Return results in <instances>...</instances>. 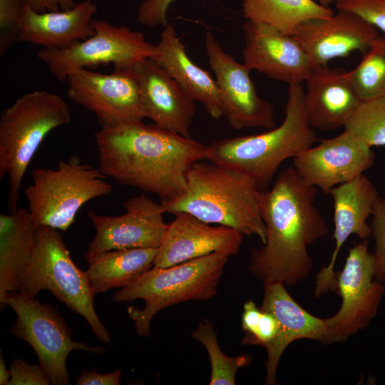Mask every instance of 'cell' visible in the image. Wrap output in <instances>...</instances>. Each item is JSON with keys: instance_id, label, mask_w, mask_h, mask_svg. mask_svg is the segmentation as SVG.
<instances>
[{"instance_id": "obj_40", "label": "cell", "mask_w": 385, "mask_h": 385, "mask_svg": "<svg viewBox=\"0 0 385 385\" xmlns=\"http://www.w3.org/2000/svg\"><path fill=\"white\" fill-rule=\"evenodd\" d=\"M318 3L324 6L328 7L330 4L335 3L337 0H317Z\"/></svg>"}, {"instance_id": "obj_31", "label": "cell", "mask_w": 385, "mask_h": 385, "mask_svg": "<svg viewBox=\"0 0 385 385\" xmlns=\"http://www.w3.org/2000/svg\"><path fill=\"white\" fill-rule=\"evenodd\" d=\"M242 329L245 337L243 344L260 345L270 356L277 344L280 327L276 317L270 312L259 308L252 300L245 302L242 314Z\"/></svg>"}, {"instance_id": "obj_20", "label": "cell", "mask_w": 385, "mask_h": 385, "mask_svg": "<svg viewBox=\"0 0 385 385\" xmlns=\"http://www.w3.org/2000/svg\"><path fill=\"white\" fill-rule=\"evenodd\" d=\"M168 224L158 248L153 266L166 267L200 258L215 252L235 255L243 235L225 226H212L184 212H176Z\"/></svg>"}, {"instance_id": "obj_9", "label": "cell", "mask_w": 385, "mask_h": 385, "mask_svg": "<svg viewBox=\"0 0 385 385\" xmlns=\"http://www.w3.org/2000/svg\"><path fill=\"white\" fill-rule=\"evenodd\" d=\"M5 304L10 306L17 315L9 332L33 348L51 384H69L66 359L71 351L83 350L101 354L106 351L103 347L73 340L64 319L50 304H41L18 291L6 294L1 307Z\"/></svg>"}, {"instance_id": "obj_35", "label": "cell", "mask_w": 385, "mask_h": 385, "mask_svg": "<svg viewBox=\"0 0 385 385\" xmlns=\"http://www.w3.org/2000/svg\"><path fill=\"white\" fill-rule=\"evenodd\" d=\"M11 379L8 385L51 384L45 370L39 364H29L19 359H14L10 366Z\"/></svg>"}, {"instance_id": "obj_17", "label": "cell", "mask_w": 385, "mask_h": 385, "mask_svg": "<svg viewBox=\"0 0 385 385\" xmlns=\"http://www.w3.org/2000/svg\"><path fill=\"white\" fill-rule=\"evenodd\" d=\"M329 194L333 200L335 247L329 263L316 276L314 295L317 297L329 291H335L334 266L346 240L351 235L361 240L371 236L367 220L379 197L376 188L364 174L334 187Z\"/></svg>"}, {"instance_id": "obj_38", "label": "cell", "mask_w": 385, "mask_h": 385, "mask_svg": "<svg viewBox=\"0 0 385 385\" xmlns=\"http://www.w3.org/2000/svg\"><path fill=\"white\" fill-rule=\"evenodd\" d=\"M25 4L36 12L57 11L73 8L74 0H24Z\"/></svg>"}, {"instance_id": "obj_30", "label": "cell", "mask_w": 385, "mask_h": 385, "mask_svg": "<svg viewBox=\"0 0 385 385\" xmlns=\"http://www.w3.org/2000/svg\"><path fill=\"white\" fill-rule=\"evenodd\" d=\"M344 129L371 148L385 145V96L361 101Z\"/></svg>"}, {"instance_id": "obj_22", "label": "cell", "mask_w": 385, "mask_h": 385, "mask_svg": "<svg viewBox=\"0 0 385 385\" xmlns=\"http://www.w3.org/2000/svg\"><path fill=\"white\" fill-rule=\"evenodd\" d=\"M305 83L304 107L310 126L321 131L344 128L361 101L347 71L316 66Z\"/></svg>"}, {"instance_id": "obj_33", "label": "cell", "mask_w": 385, "mask_h": 385, "mask_svg": "<svg viewBox=\"0 0 385 385\" xmlns=\"http://www.w3.org/2000/svg\"><path fill=\"white\" fill-rule=\"evenodd\" d=\"M370 227L374 240L375 279L385 284V197H377L371 213Z\"/></svg>"}, {"instance_id": "obj_16", "label": "cell", "mask_w": 385, "mask_h": 385, "mask_svg": "<svg viewBox=\"0 0 385 385\" xmlns=\"http://www.w3.org/2000/svg\"><path fill=\"white\" fill-rule=\"evenodd\" d=\"M242 29L245 41L243 63L251 71L289 86L306 81L315 66L292 35L247 19Z\"/></svg>"}, {"instance_id": "obj_39", "label": "cell", "mask_w": 385, "mask_h": 385, "mask_svg": "<svg viewBox=\"0 0 385 385\" xmlns=\"http://www.w3.org/2000/svg\"><path fill=\"white\" fill-rule=\"evenodd\" d=\"M11 377L10 369H7L2 354L0 355V384L8 385Z\"/></svg>"}, {"instance_id": "obj_28", "label": "cell", "mask_w": 385, "mask_h": 385, "mask_svg": "<svg viewBox=\"0 0 385 385\" xmlns=\"http://www.w3.org/2000/svg\"><path fill=\"white\" fill-rule=\"evenodd\" d=\"M347 74L361 101L385 96V38H377Z\"/></svg>"}, {"instance_id": "obj_32", "label": "cell", "mask_w": 385, "mask_h": 385, "mask_svg": "<svg viewBox=\"0 0 385 385\" xmlns=\"http://www.w3.org/2000/svg\"><path fill=\"white\" fill-rule=\"evenodd\" d=\"M24 0H0V56H4L18 41Z\"/></svg>"}, {"instance_id": "obj_23", "label": "cell", "mask_w": 385, "mask_h": 385, "mask_svg": "<svg viewBox=\"0 0 385 385\" xmlns=\"http://www.w3.org/2000/svg\"><path fill=\"white\" fill-rule=\"evenodd\" d=\"M96 11L97 6L92 0L80 1L66 10L41 13L24 4L18 41L43 48L68 47L94 34L92 22Z\"/></svg>"}, {"instance_id": "obj_15", "label": "cell", "mask_w": 385, "mask_h": 385, "mask_svg": "<svg viewBox=\"0 0 385 385\" xmlns=\"http://www.w3.org/2000/svg\"><path fill=\"white\" fill-rule=\"evenodd\" d=\"M374 156L371 147L344 129L301 152L293 158V168L306 183L329 194L371 168Z\"/></svg>"}, {"instance_id": "obj_10", "label": "cell", "mask_w": 385, "mask_h": 385, "mask_svg": "<svg viewBox=\"0 0 385 385\" xmlns=\"http://www.w3.org/2000/svg\"><path fill=\"white\" fill-rule=\"evenodd\" d=\"M94 34L63 48H43L37 57L58 81H65L73 71L113 63L115 68H128L139 61L151 58L155 46L140 31L117 26L104 20L92 22Z\"/></svg>"}, {"instance_id": "obj_3", "label": "cell", "mask_w": 385, "mask_h": 385, "mask_svg": "<svg viewBox=\"0 0 385 385\" xmlns=\"http://www.w3.org/2000/svg\"><path fill=\"white\" fill-rule=\"evenodd\" d=\"M260 190L249 177L212 163H195L189 170L184 192L161 202L165 212H184L209 224L234 229L242 235L266 240Z\"/></svg>"}, {"instance_id": "obj_5", "label": "cell", "mask_w": 385, "mask_h": 385, "mask_svg": "<svg viewBox=\"0 0 385 385\" xmlns=\"http://www.w3.org/2000/svg\"><path fill=\"white\" fill-rule=\"evenodd\" d=\"M230 256L221 252L166 267L153 266L113 296L115 302L142 299L143 309L130 306L128 315L139 336L148 337L150 324L160 310L190 300L205 301L217 287Z\"/></svg>"}, {"instance_id": "obj_1", "label": "cell", "mask_w": 385, "mask_h": 385, "mask_svg": "<svg viewBox=\"0 0 385 385\" xmlns=\"http://www.w3.org/2000/svg\"><path fill=\"white\" fill-rule=\"evenodd\" d=\"M98 169L120 183L170 201L185 190L190 168L207 145L143 121L101 127L95 135Z\"/></svg>"}, {"instance_id": "obj_27", "label": "cell", "mask_w": 385, "mask_h": 385, "mask_svg": "<svg viewBox=\"0 0 385 385\" xmlns=\"http://www.w3.org/2000/svg\"><path fill=\"white\" fill-rule=\"evenodd\" d=\"M242 12L247 20L267 24L288 35L307 21L334 14L314 0H243Z\"/></svg>"}, {"instance_id": "obj_25", "label": "cell", "mask_w": 385, "mask_h": 385, "mask_svg": "<svg viewBox=\"0 0 385 385\" xmlns=\"http://www.w3.org/2000/svg\"><path fill=\"white\" fill-rule=\"evenodd\" d=\"M35 232L28 210L18 207L0 215V303L7 293L18 290L34 250Z\"/></svg>"}, {"instance_id": "obj_21", "label": "cell", "mask_w": 385, "mask_h": 385, "mask_svg": "<svg viewBox=\"0 0 385 385\" xmlns=\"http://www.w3.org/2000/svg\"><path fill=\"white\" fill-rule=\"evenodd\" d=\"M260 308L277 319L280 334L272 354L267 356L265 384H277L276 372L284 351L295 340L307 339L323 344L333 343L329 318L315 317L302 307L279 282L264 283Z\"/></svg>"}, {"instance_id": "obj_19", "label": "cell", "mask_w": 385, "mask_h": 385, "mask_svg": "<svg viewBox=\"0 0 385 385\" xmlns=\"http://www.w3.org/2000/svg\"><path fill=\"white\" fill-rule=\"evenodd\" d=\"M145 118L157 125L190 137L195 101L155 60L146 58L133 64Z\"/></svg>"}, {"instance_id": "obj_26", "label": "cell", "mask_w": 385, "mask_h": 385, "mask_svg": "<svg viewBox=\"0 0 385 385\" xmlns=\"http://www.w3.org/2000/svg\"><path fill=\"white\" fill-rule=\"evenodd\" d=\"M158 248L113 250L86 257V271L96 295L110 289L125 287L153 266Z\"/></svg>"}, {"instance_id": "obj_2", "label": "cell", "mask_w": 385, "mask_h": 385, "mask_svg": "<svg viewBox=\"0 0 385 385\" xmlns=\"http://www.w3.org/2000/svg\"><path fill=\"white\" fill-rule=\"evenodd\" d=\"M315 196L316 188L306 183L294 168L281 170L272 187L262 190L266 240L252 251L249 270L263 284L291 286L309 275L313 259L308 247L329 233L314 205Z\"/></svg>"}, {"instance_id": "obj_11", "label": "cell", "mask_w": 385, "mask_h": 385, "mask_svg": "<svg viewBox=\"0 0 385 385\" xmlns=\"http://www.w3.org/2000/svg\"><path fill=\"white\" fill-rule=\"evenodd\" d=\"M334 292L342 304L329 321L333 342H342L369 324L385 293V284L375 279L374 257L367 240L349 249L342 270L336 272Z\"/></svg>"}, {"instance_id": "obj_14", "label": "cell", "mask_w": 385, "mask_h": 385, "mask_svg": "<svg viewBox=\"0 0 385 385\" xmlns=\"http://www.w3.org/2000/svg\"><path fill=\"white\" fill-rule=\"evenodd\" d=\"M123 206L125 212L118 216L88 212L96 233L86 258L113 250L159 247L168 226L161 205L143 194L127 199Z\"/></svg>"}, {"instance_id": "obj_4", "label": "cell", "mask_w": 385, "mask_h": 385, "mask_svg": "<svg viewBox=\"0 0 385 385\" xmlns=\"http://www.w3.org/2000/svg\"><path fill=\"white\" fill-rule=\"evenodd\" d=\"M287 94L280 125L260 134L215 140L207 145L206 160L249 177L260 190H265L284 160L294 158L318 140L306 117L303 87L289 86Z\"/></svg>"}, {"instance_id": "obj_8", "label": "cell", "mask_w": 385, "mask_h": 385, "mask_svg": "<svg viewBox=\"0 0 385 385\" xmlns=\"http://www.w3.org/2000/svg\"><path fill=\"white\" fill-rule=\"evenodd\" d=\"M31 176L24 195L35 229L47 226L65 232L82 206L112 191L107 177L77 155L60 160L55 169L35 168Z\"/></svg>"}, {"instance_id": "obj_36", "label": "cell", "mask_w": 385, "mask_h": 385, "mask_svg": "<svg viewBox=\"0 0 385 385\" xmlns=\"http://www.w3.org/2000/svg\"><path fill=\"white\" fill-rule=\"evenodd\" d=\"M174 0H145L138 9V21L147 26H165L167 10Z\"/></svg>"}, {"instance_id": "obj_37", "label": "cell", "mask_w": 385, "mask_h": 385, "mask_svg": "<svg viewBox=\"0 0 385 385\" xmlns=\"http://www.w3.org/2000/svg\"><path fill=\"white\" fill-rule=\"evenodd\" d=\"M121 377V371L118 370L109 374H101L96 369L83 370L78 377H76L77 385H118Z\"/></svg>"}, {"instance_id": "obj_13", "label": "cell", "mask_w": 385, "mask_h": 385, "mask_svg": "<svg viewBox=\"0 0 385 385\" xmlns=\"http://www.w3.org/2000/svg\"><path fill=\"white\" fill-rule=\"evenodd\" d=\"M205 47L215 73L223 116L231 127L274 128V106L259 96L250 75L251 70L225 52L210 31L206 33Z\"/></svg>"}, {"instance_id": "obj_12", "label": "cell", "mask_w": 385, "mask_h": 385, "mask_svg": "<svg viewBox=\"0 0 385 385\" xmlns=\"http://www.w3.org/2000/svg\"><path fill=\"white\" fill-rule=\"evenodd\" d=\"M66 81L68 98L93 113L101 127L140 122L145 118L130 68H115L109 74L81 68L71 73Z\"/></svg>"}, {"instance_id": "obj_34", "label": "cell", "mask_w": 385, "mask_h": 385, "mask_svg": "<svg viewBox=\"0 0 385 385\" xmlns=\"http://www.w3.org/2000/svg\"><path fill=\"white\" fill-rule=\"evenodd\" d=\"M335 5L337 10L355 13L385 33V0H337Z\"/></svg>"}, {"instance_id": "obj_7", "label": "cell", "mask_w": 385, "mask_h": 385, "mask_svg": "<svg viewBox=\"0 0 385 385\" xmlns=\"http://www.w3.org/2000/svg\"><path fill=\"white\" fill-rule=\"evenodd\" d=\"M36 243L30 262L21 274L18 292L34 298L47 289L71 311L81 315L96 337L111 343V335L97 315L94 296L86 271L72 260L59 230L39 226L35 232Z\"/></svg>"}, {"instance_id": "obj_24", "label": "cell", "mask_w": 385, "mask_h": 385, "mask_svg": "<svg viewBox=\"0 0 385 385\" xmlns=\"http://www.w3.org/2000/svg\"><path fill=\"white\" fill-rule=\"evenodd\" d=\"M214 119L223 116L215 79L188 56L172 24L164 26L151 57Z\"/></svg>"}, {"instance_id": "obj_18", "label": "cell", "mask_w": 385, "mask_h": 385, "mask_svg": "<svg viewBox=\"0 0 385 385\" xmlns=\"http://www.w3.org/2000/svg\"><path fill=\"white\" fill-rule=\"evenodd\" d=\"M292 36L302 45L314 66H327L335 58L359 51L366 53L379 37L378 29L355 13L338 10L327 18L307 21Z\"/></svg>"}, {"instance_id": "obj_6", "label": "cell", "mask_w": 385, "mask_h": 385, "mask_svg": "<svg viewBox=\"0 0 385 385\" xmlns=\"http://www.w3.org/2000/svg\"><path fill=\"white\" fill-rule=\"evenodd\" d=\"M67 102L45 91L22 95L0 116V178L9 180V211L16 209L24 174L45 137L68 124Z\"/></svg>"}, {"instance_id": "obj_29", "label": "cell", "mask_w": 385, "mask_h": 385, "mask_svg": "<svg viewBox=\"0 0 385 385\" xmlns=\"http://www.w3.org/2000/svg\"><path fill=\"white\" fill-rule=\"evenodd\" d=\"M191 337L203 344L207 351L211 364L210 385H234L237 370L252 361V356L247 354L234 357L225 355L218 345L217 334L208 319L199 322Z\"/></svg>"}]
</instances>
